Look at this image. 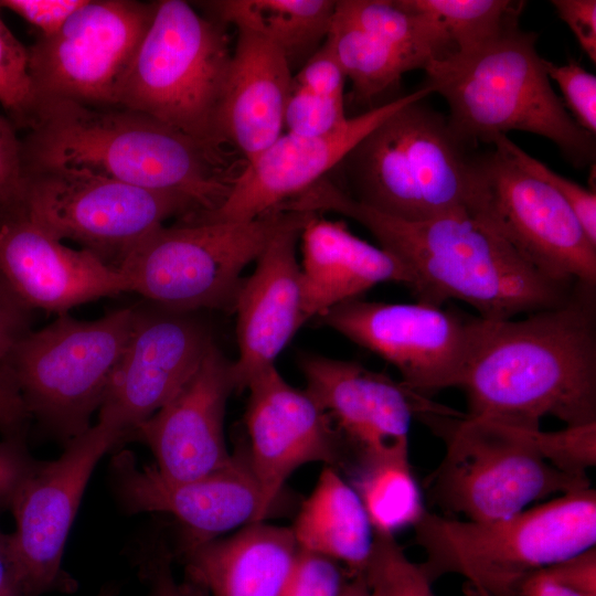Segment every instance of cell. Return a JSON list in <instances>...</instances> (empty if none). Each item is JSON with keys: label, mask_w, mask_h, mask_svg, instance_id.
I'll return each instance as SVG.
<instances>
[{"label": "cell", "mask_w": 596, "mask_h": 596, "mask_svg": "<svg viewBox=\"0 0 596 596\" xmlns=\"http://www.w3.org/2000/svg\"><path fill=\"white\" fill-rule=\"evenodd\" d=\"M231 58L225 24L200 14L187 1H156L123 81L118 107L221 143L215 121Z\"/></svg>", "instance_id": "52a82bcc"}, {"label": "cell", "mask_w": 596, "mask_h": 596, "mask_svg": "<svg viewBox=\"0 0 596 596\" xmlns=\"http://www.w3.org/2000/svg\"><path fill=\"white\" fill-rule=\"evenodd\" d=\"M470 213L485 221L547 277L596 287V245L568 204L502 151L473 157Z\"/></svg>", "instance_id": "4fadbf2b"}, {"label": "cell", "mask_w": 596, "mask_h": 596, "mask_svg": "<svg viewBox=\"0 0 596 596\" xmlns=\"http://www.w3.org/2000/svg\"><path fill=\"white\" fill-rule=\"evenodd\" d=\"M0 273L32 310L58 315L128 292L121 272L56 240L20 209H0Z\"/></svg>", "instance_id": "44dd1931"}, {"label": "cell", "mask_w": 596, "mask_h": 596, "mask_svg": "<svg viewBox=\"0 0 596 596\" xmlns=\"http://www.w3.org/2000/svg\"><path fill=\"white\" fill-rule=\"evenodd\" d=\"M31 309L0 273V371H10L9 359L17 343L30 331Z\"/></svg>", "instance_id": "7bdbcfd3"}, {"label": "cell", "mask_w": 596, "mask_h": 596, "mask_svg": "<svg viewBox=\"0 0 596 596\" xmlns=\"http://www.w3.org/2000/svg\"><path fill=\"white\" fill-rule=\"evenodd\" d=\"M545 70L564 97L566 109L575 123L588 134L596 135V76L575 61L557 65L544 60Z\"/></svg>", "instance_id": "f35d334b"}, {"label": "cell", "mask_w": 596, "mask_h": 596, "mask_svg": "<svg viewBox=\"0 0 596 596\" xmlns=\"http://www.w3.org/2000/svg\"><path fill=\"white\" fill-rule=\"evenodd\" d=\"M595 287L578 285L563 305L522 319L486 320L459 389L467 417L540 428L596 422Z\"/></svg>", "instance_id": "7a4b0ae2"}, {"label": "cell", "mask_w": 596, "mask_h": 596, "mask_svg": "<svg viewBox=\"0 0 596 596\" xmlns=\"http://www.w3.org/2000/svg\"><path fill=\"white\" fill-rule=\"evenodd\" d=\"M558 18L567 24L582 51L596 62V1L552 0Z\"/></svg>", "instance_id": "ee69618b"}, {"label": "cell", "mask_w": 596, "mask_h": 596, "mask_svg": "<svg viewBox=\"0 0 596 596\" xmlns=\"http://www.w3.org/2000/svg\"><path fill=\"white\" fill-rule=\"evenodd\" d=\"M86 0H0L7 9L36 28L41 36L56 33Z\"/></svg>", "instance_id": "b9f144b4"}, {"label": "cell", "mask_w": 596, "mask_h": 596, "mask_svg": "<svg viewBox=\"0 0 596 596\" xmlns=\"http://www.w3.org/2000/svg\"><path fill=\"white\" fill-rule=\"evenodd\" d=\"M270 237L256 259L255 270L243 279L234 312L238 358L233 361L236 391L264 369L304 324L300 265L296 247L311 212H294Z\"/></svg>", "instance_id": "603a6c76"}, {"label": "cell", "mask_w": 596, "mask_h": 596, "mask_svg": "<svg viewBox=\"0 0 596 596\" xmlns=\"http://www.w3.org/2000/svg\"><path fill=\"white\" fill-rule=\"evenodd\" d=\"M352 487L375 534L394 535L415 526L427 511L408 456L360 460Z\"/></svg>", "instance_id": "f546056e"}, {"label": "cell", "mask_w": 596, "mask_h": 596, "mask_svg": "<svg viewBox=\"0 0 596 596\" xmlns=\"http://www.w3.org/2000/svg\"><path fill=\"white\" fill-rule=\"evenodd\" d=\"M363 575L374 596H436L422 565L408 558L394 535L374 533Z\"/></svg>", "instance_id": "836d02e7"}, {"label": "cell", "mask_w": 596, "mask_h": 596, "mask_svg": "<svg viewBox=\"0 0 596 596\" xmlns=\"http://www.w3.org/2000/svg\"><path fill=\"white\" fill-rule=\"evenodd\" d=\"M350 577L334 560L297 549L280 596H340Z\"/></svg>", "instance_id": "8d00e7d4"}, {"label": "cell", "mask_w": 596, "mask_h": 596, "mask_svg": "<svg viewBox=\"0 0 596 596\" xmlns=\"http://www.w3.org/2000/svg\"><path fill=\"white\" fill-rule=\"evenodd\" d=\"M15 207L56 240L72 241L116 268L168 219L196 215L181 195L55 166L24 168L23 195Z\"/></svg>", "instance_id": "8fae6325"}, {"label": "cell", "mask_w": 596, "mask_h": 596, "mask_svg": "<svg viewBox=\"0 0 596 596\" xmlns=\"http://www.w3.org/2000/svg\"><path fill=\"white\" fill-rule=\"evenodd\" d=\"M246 389V451L267 517L289 476L310 462L333 467L341 460L343 440L328 414L306 390L287 383L275 364Z\"/></svg>", "instance_id": "d6986e66"}, {"label": "cell", "mask_w": 596, "mask_h": 596, "mask_svg": "<svg viewBox=\"0 0 596 596\" xmlns=\"http://www.w3.org/2000/svg\"><path fill=\"white\" fill-rule=\"evenodd\" d=\"M297 549L291 528L258 522L182 552L191 583L210 596H280Z\"/></svg>", "instance_id": "484cf974"}, {"label": "cell", "mask_w": 596, "mask_h": 596, "mask_svg": "<svg viewBox=\"0 0 596 596\" xmlns=\"http://www.w3.org/2000/svg\"><path fill=\"white\" fill-rule=\"evenodd\" d=\"M29 417L10 371H0V430L8 437L17 434Z\"/></svg>", "instance_id": "7dc6e473"}, {"label": "cell", "mask_w": 596, "mask_h": 596, "mask_svg": "<svg viewBox=\"0 0 596 596\" xmlns=\"http://www.w3.org/2000/svg\"><path fill=\"white\" fill-rule=\"evenodd\" d=\"M0 596H29L12 549L11 536L0 529Z\"/></svg>", "instance_id": "681fc988"}, {"label": "cell", "mask_w": 596, "mask_h": 596, "mask_svg": "<svg viewBox=\"0 0 596 596\" xmlns=\"http://www.w3.org/2000/svg\"><path fill=\"white\" fill-rule=\"evenodd\" d=\"M287 206L353 219L405 266L417 301L440 306L448 299L461 300L486 320H509L558 307L581 285L542 274L468 211L403 221L354 201L329 177L291 199Z\"/></svg>", "instance_id": "6da1fadb"}, {"label": "cell", "mask_w": 596, "mask_h": 596, "mask_svg": "<svg viewBox=\"0 0 596 596\" xmlns=\"http://www.w3.org/2000/svg\"><path fill=\"white\" fill-rule=\"evenodd\" d=\"M0 105L15 128L32 129L41 105L29 71V52L0 17Z\"/></svg>", "instance_id": "d6a6232c"}, {"label": "cell", "mask_w": 596, "mask_h": 596, "mask_svg": "<svg viewBox=\"0 0 596 596\" xmlns=\"http://www.w3.org/2000/svg\"><path fill=\"white\" fill-rule=\"evenodd\" d=\"M234 391L233 361L214 342L187 383L131 437L150 448L155 467L167 479L190 480L221 469L233 456L224 417Z\"/></svg>", "instance_id": "7402d4cb"}, {"label": "cell", "mask_w": 596, "mask_h": 596, "mask_svg": "<svg viewBox=\"0 0 596 596\" xmlns=\"http://www.w3.org/2000/svg\"><path fill=\"white\" fill-rule=\"evenodd\" d=\"M430 94L432 88L423 85L409 94L348 117L341 126L321 136L283 134L246 162L223 204L198 221L245 222L276 210L328 177L390 115Z\"/></svg>", "instance_id": "ffe728a7"}, {"label": "cell", "mask_w": 596, "mask_h": 596, "mask_svg": "<svg viewBox=\"0 0 596 596\" xmlns=\"http://www.w3.org/2000/svg\"><path fill=\"white\" fill-rule=\"evenodd\" d=\"M298 362L305 390L361 460L408 456L414 417L460 414L355 361L301 353Z\"/></svg>", "instance_id": "e0dca14e"}, {"label": "cell", "mask_w": 596, "mask_h": 596, "mask_svg": "<svg viewBox=\"0 0 596 596\" xmlns=\"http://www.w3.org/2000/svg\"><path fill=\"white\" fill-rule=\"evenodd\" d=\"M347 118L344 98L316 94L291 83L284 118L287 132L321 136L341 126Z\"/></svg>", "instance_id": "74e56055"}, {"label": "cell", "mask_w": 596, "mask_h": 596, "mask_svg": "<svg viewBox=\"0 0 596 596\" xmlns=\"http://www.w3.org/2000/svg\"><path fill=\"white\" fill-rule=\"evenodd\" d=\"M345 79L330 44L324 41L292 76V84L316 94L344 98Z\"/></svg>", "instance_id": "60d3db41"}, {"label": "cell", "mask_w": 596, "mask_h": 596, "mask_svg": "<svg viewBox=\"0 0 596 596\" xmlns=\"http://www.w3.org/2000/svg\"><path fill=\"white\" fill-rule=\"evenodd\" d=\"M155 7L135 0H86L56 33L40 35L28 52L41 108L52 103L118 107L123 81Z\"/></svg>", "instance_id": "7c38bea8"}, {"label": "cell", "mask_w": 596, "mask_h": 596, "mask_svg": "<svg viewBox=\"0 0 596 596\" xmlns=\"http://www.w3.org/2000/svg\"><path fill=\"white\" fill-rule=\"evenodd\" d=\"M336 11L386 43L411 71H426L454 54L438 23L403 0H340Z\"/></svg>", "instance_id": "f1b7e54d"}, {"label": "cell", "mask_w": 596, "mask_h": 596, "mask_svg": "<svg viewBox=\"0 0 596 596\" xmlns=\"http://www.w3.org/2000/svg\"><path fill=\"white\" fill-rule=\"evenodd\" d=\"M143 574L148 581V596H185L172 572L171 554L162 545L153 549L143 564Z\"/></svg>", "instance_id": "bcb514c9"}, {"label": "cell", "mask_w": 596, "mask_h": 596, "mask_svg": "<svg viewBox=\"0 0 596 596\" xmlns=\"http://www.w3.org/2000/svg\"><path fill=\"white\" fill-rule=\"evenodd\" d=\"M414 529L432 582L456 574L468 596H520L531 575L595 546L596 491L574 490L492 521L426 511Z\"/></svg>", "instance_id": "5b68a950"}, {"label": "cell", "mask_w": 596, "mask_h": 596, "mask_svg": "<svg viewBox=\"0 0 596 596\" xmlns=\"http://www.w3.org/2000/svg\"><path fill=\"white\" fill-rule=\"evenodd\" d=\"M337 1L220 0L202 2L210 18L256 32L276 44L290 67L302 65L322 45Z\"/></svg>", "instance_id": "83f0119b"}, {"label": "cell", "mask_w": 596, "mask_h": 596, "mask_svg": "<svg viewBox=\"0 0 596 596\" xmlns=\"http://www.w3.org/2000/svg\"><path fill=\"white\" fill-rule=\"evenodd\" d=\"M290 215L276 209L245 222L162 225L140 241L118 269L128 292L161 308L234 312L242 272Z\"/></svg>", "instance_id": "ba28073f"}, {"label": "cell", "mask_w": 596, "mask_h": 596, "mask_svg": "<svg viewBox=\"0 0 596 596\" xmlns=\"http://www.w3.org/2000/svg\"><path fill=\"white\" fill-rule=\"evenodd\" d=\"M326 41L345 78L351 81L358 103H369L395 88L403 74L411 71L407 63L386 43L337 11Z\"/></svg>", "instance_id": "4dcf8cb0"}, {"label": "cell", "mask_w": 596, "mask_h": 596, "mask_svg": "<svg viewBox=\"0 0 596 596\" xmlns=\"http://www.w3.org/2000/svg\"><path fill=\"white\" fill-rule=\"evenodd\" d=\"M320 319L394 365L401 382L424 396L459 386L486 322L422 301L390 304L361 298L331 308Z\"/></svg>", "instance_id": "5bb4252c"}, {"label": "cell", "mask_w": 596, "mask_h": 596, "mask_svg": "<svg viewBox=\"0 0 596 596\" xmlns=\"http://www.w3.org/2000/svg\"><path fill=\"white\" fill-rule=\"evenodd\" d=\"M298 549L330 557L350 576L363 574L374 530L355 489L327 466L291 528Z\"/></svg>", "instance_id": "4316f807"}, {"label": "cell", "mask_w": 596, "mask_h": 596, "mask_svg": "<svg viewBox=\"0 0 596 596\" xmlns=\"http://www.w3.org/2000/svg\"><path fill=\"white\" fill-rule=\"evenodd\" d=\"M136 307L86 321L58 315L14 347L9 369L29 416L66 443L91 428L130 337Z\"/></svg>", "instance_id": "30bf717a"}, {"label": "cell", "mask_w": 596, "mask_h": 596, "mask_svg": "<svg viewBox=\"0 0 596 596\" xmlns=\"http://www.w3.org/2000/svg\"><path fill=\"white\" fill-rule=\"evenodd\" d=\"M113 485L128 513L160 512L183 529L182 550L237 528L264 522L262 494L246 448L211 473L170 480L155 466H141L129 451L111 461Z\"/></svg>", "instance_id": "ac0fdd59"}, {"label": "cell", "mask_w": 596, "mask_h": 596, "mask_svg": "<svg viewBox=\"0 0 596 596\" xmlns=\"http://www.w3.org/2000/svg\"><path fill=\"white\" fill-rule=\"evenodd\" d=\"M403 1L438 23L453 46V56L468 53L505 28L520 23L526 6L525 1L514 0Z\"/></svg>", "instance_id": "1f68e13d"}, {"label": "cell", "mask_w": 596, "mask_h": 596, "mask_svg": "<svg viewBox=\"0 0 596 596\" xmlns=\"http://www.w3.org/2000/svg\"><path fill=\"white\" fill-rule=\"evenodd\" d=\"M23 190L22 141L12 121L0 113V209L18 206Z\"/></svg>", "instance_id": "ab89813d"}, {"label": "cell", "mask_w": 596, "mask_h": 596, "mask_svg": "<svg viewBox=\"0 0 596 596\" xmlns=\"http://www.w3.org/2000/svg\"><path fill=\"white\" fill-rule=\"evenodd\" d=\"M425 422L446 444L445 456L430 475V492L440 507L466 520L507 518L553 494L590 487L587 476L564 472L545 461L522 427L462 413Z\"/></svg>", "instance_id": "9c48e42d"}, {"label": "cell", "mask_w": 596, "mask_h": 596, "mask_svg": "<svg viewBox=\"0 0 596 596\" xmlns=\"http://www.w3.org/2000/svg\"><path fill=\"white\" fill-rule=\"evenodd\" d=\"M520 596H596L560 575L552 566L531 575L522 585Z\"/></svg>", "instance_id": "c3c4849f"}, {"label": "cell", "mask_w": 596, "mask_h": 596, "mask_svg": "<svg viewBox=\"0 0 596 596\" xmlns=\"http://www.w3.org/2000/svg\"><path fill=\"white\" fill-rule=\"evenodd\" d=\"M424 102L394 111L337 166L351 199L412 222L471 211L475 155L447 116Z\"/></svg>", "instance_id": "8992f818"}, {"label": "cell", "mask_w": 596, "mask_h": 596, "mask_svg": "<svg viewBox=\"0 0 596 596\" xmlns=\"http://www.w3.org/2000/svg\"><path fill=\"white\" fill-rule=\"evenodd\" d=\"M301 311L307 322L331 308L360 298L382 283L411 287L405 266L382 247L352 234L344 223L315 213L301 234Z\"/></svg>", "instance_id": "d4e9b609"}, {"label": "cell", "mask_w": 596, "mask_h": 596, "mask_svg": "<svg viewBox=\"0 0 596 596\" xmlns=\"http://www.w3.org/2000/svg\"><path fill=\"white\" fill-rule=\"evenodd\" d=\"M119 437L95 423L66 443L54 460L33 464L9 508L15 529L12 549L29 596L67 589L62 571L64 546L84 490L99 459Z\"/></svg>", "instance_id": "9a60e30c"}, {"label": "cell", "mask_w": 596, "mask_h": 596, "mask_svg": "<svg viewBox=\"0 0 596 596\" xmlns=\"http://www.w3.org/2000/svg\"><path fill=\"white\" fill-rule=\"evenodd\" d=\"M21 141L24 168L86 170L178 194L195 207L191 220L216 211L246 164L227 146L194 138L124 107L46 104Z\"/></svg>", "instance_id": "3957f363"}, {"label": "cell", "mask_w": 596, "mask_h": 596, "mask_svg": "<svg viewBox=\"0 0 596 596\" xmlns=\"http://www.w3.org/2000/svg\"><path fill=\"white\" fill-rule=\"evenodd\" d=\"M524 430L536 453L564 472L587 476V469L596 465V422L566 425L553 432L541 428Z\"/></svg>", "instance_id": "e575fe53"}, {"label": "cell", "mask_w": 596, "mask_h": 596, "mask_svg": "<svg viewBox=\"0 0 596 596\" xmlns=\"http://www.w3.org/2000/svg\"><path fill=\"white\" fill-rule=\"evenodd\" d=\"M118 590L115 587L103 588L96 596H117Z\"/></svg>", "instance_id": "816d5d0a"}, {"label": "cell", "mask_w": 596, "mask_h": 596, "mask_svg": "<svg viewBox=\"0 0 596 596\" xmlns=\"http://www.w3.org/2000/svg\"><path fill=\"white\" fill-rule=\"evenodd\" d=\"M193 313L136 307L130 337L97 411L96 423L120 441L179 392L214 343Z\"/></svg>", "instance_id": "2e32d148"}, {"label": "cell", "mask_w": 596, "mask_h": 596, "mask_svg": "<svg viewBox=\"0 0 596 596\" xmlns=\"http://www.w3.org/2000/svg\"><path fill=\"white\" fill-rule=\"evenodd\" d=\"M292 75L284 52L245 28L237 39L215 121L216 140L249 162L285 128Z\"/></svg>", "instance_id": "cb8c5ba5"}, {"label": "cell", "mask_w": 596, "mask_h": 596, "mask_svg": "<svg viewBox=\"0 0 596 596\" xmlns=\"http://www.w3.org/2000/svg\"><path fill=\"white\" fill-rule=\"evenodd\" d=\"M536 34L512 24L477 49L425 71L424 85L449 108L448 121L468 146L509 131L552 141L574 167L595 161V136L582 129L555 93Z\"/></svg>", "instance_id": "277c9868"}, {"label": "cell", "mask_w": 596, "mask_h": 596, "mask_svg": "<svg viewBox=\"0 0 596 596\" xmlns=\"http://www.w3.org/2000/svg\"><path fill=\"white\" fill-rule=\"evenodd\" d=\"M340 596H374L363 574L351 576Z\"/></svg>", "instance_id": "f907efd6"}, {"label": "cell", "mask_w": 596, "mask_h": 596, "mask_svg": "<svg viewBox=\"0 0 596 596\" xmlns=\"http://www.w3.org/2000/svg\"><path fill=\"white\" fill-rule=\"evenodd\" d=\"M35 459L29 456L20 438L0 441V507H8Z\"/></svg>", "instance_id": "f6af8a7d"}, {"label": "cell", "mask_w": 596, "mask_h": 596, "mask_svg": "<svg viewBox=\"0 0 596 596\" xmlns=\"http://www.w3.org/2000/svg\"><path fill=\"white\" fill-rule=\"evenodd\" d=\"M491 145L531 177L552 188L572 209L588 238L596 245V193L554 172L530 156L507 136H497Z\"/></svg>", "instance_id": "d590c367"}]
</instances>
